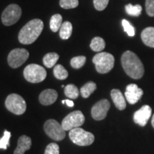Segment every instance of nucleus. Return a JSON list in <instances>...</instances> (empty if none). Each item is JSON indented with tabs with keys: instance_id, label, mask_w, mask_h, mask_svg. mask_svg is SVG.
<instances>
[{
	"instance_id": "1",
	"label": "nucleus",
	"mask_w": 154,
	"mask_h": 154,
	"mask_svg": "<svg viewBox=\"0 0 154 154\" xmlns=\"http://www.w3.org/2000/svg\"><path fill=\"white\" fill-rule=\"evenodd\" d=\"M121 64L125 72L134 79H139L144 74V67L142 61L136 54L126 51L121 57Z\"/></svg>"
},
{
	"instance_id": "2",
	"label": "nucleus",
	"mask_w": 154,
	"mask_h": 154,
	"mask_svg": "<svg viewBox=\"0 0 154 154\" xmlns=\"http://www.w3.org/2000/svg\"><path fill=\"white\" fill-rule=\"evenodd\" d=\"M44 23L41 19H34L23 26L19 33L18 38L20 43L31 44L34 43L42 34Z\"/></svg>"
},
{
	"instance_id": "3",
	"label": "nucleus",
	"mask_w": 154,
	"mask_h": 154,
	"mask_svg": "<svg viewBox=\"0 0 154 154\" xmlns=\"http://www.w3.org/2000/svg\"><path fill=\"white\" fill-rule=\"evenodd\" d=\"M114 62L113 56L107 52H100L93 58V63L99 74H106L110 72L114 66Z\"/></svg>"
},
{
	"instance_id": "4",
	"label": "nucleus",
	"mask_w": 154,
	"mask_h": 154,
	"mask_svg": "<svg viewBox=\"0 0 154 154\" xmlns=\"http://www.w3.org/2000/svg\"><path fill=\"white\" fill-rule=\"evenodd\" d=\"M24 76L27 82L30 83H40L47 77V72L45 69L36 63L29 64L24 70Z\"/></svg>"
},
{
	"instance_id": "5",
	"label": "nucleus",
	"mask_w": 154,
	"mask_h": 154,
	"mask_svg": "<svg viewBox=\"0 0 154 154\" xmlns=\"http://www.w3.org/2000/svg\"><path fill=\"white\" fill-rule=\"evenodd\" d=\"M69 135L73 143L80 146L91 145L95 139L93 134L86 131L79 127L71 130Z\"/></svg>"
},
{
	"instance_id": "6",
	"label": "nucleus",
	"mask_w": 154,
	"mask_h": 154,
	"mask_svg": "<svg viewBox=\"0 0 154 154\" xmlns=\"http://www.w3.org/2000/svg\"><path fill=\"white\" fill-rule=\"evenodd\" d=\"M5 106L10 112L16 115H22L26 111V103L20 95L11 94L6 99Z\"/></svg>"
},
{
	"instance_id": "7",
	"label": "nucleus",
	"mask_w": 154,
	"mask_h": 154,
	"mask_svg": "<svg viewBox=\"0 0 154 154\" xmlns=\"http://www.w3.org/2000/svg\"><path fill=\"white\" fill-rule=\"evenodd\" d=\"M44 129L46 134L51 139L59 141L66 136V132L61 124L54 119H49L44 125Z\"/></svg>"
},
{
	"instance_id": "8",
	"label": "nucleus",
	"mask_w": 154,
	"mask_h": 154,
	"mask_svg": "<svg viewBox=\"0 0 154 154\" xmlns=\"http://www.w3.org/2000/svg\"><path fill=\"white\" fill-rule=\"evenodd\" d=\"M85 122V117L81 111H75L70 113L63 119L61 122L63 130L71 131L74 128H79Z\"/></svg>"
},
{
	"instance_id": "9",
	"label": "nucleus",
	"mask_w": 154,
	"mask_h": 154,
	"mask_svg": "<svg viewBox=\"0 0 154 154\" xmlns=\"http://www.w3.org/2000/svg\"><path fill=\"white\" fill-rule=\"evenodd\" d=\"M22 15V9L19 5L12 4L6 7L2 14V22L5 26H11L19 21Z\"/></svg>"
},
{
	"instance_id": "10",
	"label": "nucleus",
	"mask_w": 154,
	"mask_h": 154,
	"mask_svg": "<svg viewBox=\"0 0 154 154\" xmlns=\"http://www.w3.org/2000/svg\"><path fill=\"white\" fill-rule=\"evenodd\" d=\"M29 51L25 49H15L9 54L7 61L9 66L13 69H17L21 66L28 59Z\"/></svg>"
},
{
	"instance_id": "11",
	"label": "nucleus",
	"mask_w": 154,
	"mask_h": 154,
	"mask_svg": "<svg viewBox=\"0 0 154 154\" xmlns=\"http://www.w3.org/2000/svg\"><path fill=\"white\" fill-rule=\"evenodd\" d=\"M110 102L107 99H102L93 106L91 109V116L94 120L101 121L104 119L110 109Z\"/></svg>"
},
{
	"instance_id": "12",
	"label": "nucleus",
	"mask_w": 154,
	"mask_h": 154,
	"mask_svg": "<svg viewBox=\"0 0 154 154\" xmlns=\"http://www.w3.org/2000/svg\"><path fill=\"white\" fill-rule=\"evenodd\" d=\"M143 94V91L135 84H128L126 88L125 97L130 104H135L140 99Z\"/></svg>"
},
{
	"instance_id": "13",
	"label": "nucleus",
	"mask_w": 154,
	"mask_h": 154,
	"mask_svg": "<svg viewBox=\"0 0 154 154\" xmlns=\"http://www.w3.org/2000/svg\"><path fill=\"white\" fill-rule=\"evenodd\" d=\"M151 113L152 109L149 105L143 106L140 109L134 113V122L140 126H145L151 117Z\"/></svg>"
},
{
	"instance_id": "14",
	"label": "nucleus",
	"mask_w": 154,
	"mask_h": 154,
	"mask_svg": "<svg viewBox=\"0 0 154 154\" xmlns=\"http://www.w3.org/2000/svg\"><path fill=\"white\" fill-rule=\"evenodd\" d=\"M58 97V93L54 89H46L40 94L39 99L40 103L42 105L49 106L53 104L57 101Z\"/></svg>"
},
{
	"instance_id": "15",
	"label": "nucleus",
	"mask_w": 154,
	"mask_h": 154,
	"mask_svg": "<svg viewBox=\"0 0 154 154\" xmlns=\"http://www.w3.org/2000/svg\"><path fill=\"white\" fill-rule=\"evenodd\" d=\"M111 96L112 99L113 103L116 106V107L120 111H123L126 109V103L125 97L121 93V91L119 89H112L111 91Z\"/></svg>"
},
{
	"instance_id": "16",
	"label": "nucleus",
	"mask_w": 154,
	"mask_h": 154,
	"mask_svg": "<svg viewBox=\"0 0 154 154\" xmlns=\"http://www.w3.org/2000/svg\"><path fill=\"white\" fill-rule=\"evenodd\" d=\"M32 146V139L27 136H20L17 142V146L14 152V154H24L25 151L30 149Z\"/></svg>"
},
{
	"instance_id": "17",
	"label": "nucleus",
	"mask_w": 154,
	"mask_h": 154,
	"mask_svg": "<svg viewBox=\"0 0 154 154\" xmlns=\"http://www.w3.org/2000/svg\"><path fill=\"white\" fill-rule=\"evenodd\" d=\"M141 39L148 47L154 48V27H147L142 31Z\"/></svg>"
},
{
	"instance_id": "18",
	"label": "nucleus",
	"mask_w": 154,
	"mask_h": 154,
	"mask_svg": "<svg viewBox=\"0 0 154 154\" xmlns=\"http://www.w3.org/2000/svg\"><path fill=\"white\" fill-rule=\"evenodd\" d=\"M59 59V56L58 54L55 52L48 53L43 58V63L44 66L47 68H52L53 66H55Z\"/></svg>"
},
{
	"instance_id": "19",
	"label": "nucleus",
	"mask_w": 154,
	"mask_h": 154,
	"mask_svg": "<svg viewBox=\"0 0 154 154\" xmlns=\"http://www.w3.org/2000/svg\"><path fill=\"white\" fill-rule=\"evenodd\" d=\"M73 27L72 24L69 22L62 23L60 29H59V36L62 39H68L72 34Z\"/></svg>"
},
{
	"instance_id": "20",
	"label": "nucleus",
	"mask_w": 154,
	"mask_h": 154,
	"mask_svg": "<svg viewBox=\"0 0 154 154\" xmlns=\"http://www.w3.org/2000/svg\"><path fill=\"white\" fill-rule=\"evenodd\" d=\"M96 89V84L93 82H87L86 84H84V86L81 88L80 92L82 94V97L86 98L89 97L90 95L91 94H93L95 90Z\"/></svg>"
},
{
	"instance_id": "21",
	"label": "nucleus",
	"mask_w": 154,
	"mask_h": 154,
	"mask_svg": "<svg viewBox=\"0 0 154 154\" xmlns=\"http://www.w3.org/2000/svg\"><path fill=\"white\" fill-rule=\"evenodd\" d=\"M106 43L104 40L101 37H99V36L94 37L91 40V44H90L91 49L96 52H99V51H101L102 50L104 49Z\"/></svg>"
},
{
	"instance_id": "22",
	"label": "nucleus",
	"mask_w": 154,
	"mask_h": 154,
	"mask_svg": "<svg viewBox=\"0 0 154 154\" xmlns=\"http://www.w3.org/2000/svg\"><path fill=\"white\" fill-rule=\"evenodd\" d=\"M50 29L54 32H57L59 30L62 24V17L61 14H57L53 15L50 19Z\"/></svg>"
},
{
	"instance_id": "23",
	"label": "nucleus",
	"mask_w": 154,
	"mask_h": 154,
	"mask_svg": "<svg viewBox=\"0 0 154 154\" xmlns=\"http://www.w3.org/2000/svg\"><path fill=\"white\" fill-rule=\"evenodd\" d=\"M54 75L57 79L63 80L66 79L68 77L69 74L66 69L61 64L55 65L54 68Z\"/></svg>"
},
{
	"instance_id": "24",
	"label": "nucleus",
	"mask_w": 154,
	"mask_h": 154,
	"mask_svg": "<svg viewBox=\"0 0 154 154\" xmlns=\"http://www.w3.org/2000/svg\"><path fill=\"white\" fill-rule=\"evenodd\" d=\"M64 94L69 99H76L78 98L79 92L74 84H68L64 87Z\"/></svg>"
},
{
	"instance_id": "25",
	"label": "nucleus",
	"mask_w": 154,
	"mask_h": 154,
	"mask_svg": "<svg viewBox=\"0 0 154 154\" xmlns=\"http://www.w3.org/2000/svg\"><path fill=\"white\" fill-rule=\"evenodd\" d=\"M125 9L127 14L133 17L140 16L142 11V7L140 5H133L131 4H128L125 7Z\"/></svg>"
},
{
	"instance_id": "26",
	"label": "nucleus",
	"mask_w": 154,
	"mask_h": 154,
	"mask_svg": "<svg viewBox=\"0 0 154 154\" xmlns=\"http://www.w3.org/2000/svg\"><path fill=\"white\" fill-rule=\"evenodd\" d=\"M86 58L84 56H79L72 58L71 60V66L74 69H80L85 64Z\"/></svg>"
},
{
	"instance_id": "27",
	"label": "nucleus",
	"mask_w": 154,
	"mask_h": 154,
	"mask_svg": "<svg viewBox=\"0 0 154 154\" xmlns=\"http://www.w3.org/2000/svg\"><path fill=\"white\" fill-rule=\"evenodd\" d=\"M59 5L63 9H74L78 7L79 0H60Z\"/></svg>"
},
{
	"instance_id": "28",
	"label": "nucleus",
	"mask_w": 154,
	"mask_h": 154,
	"mask_svg": "<svg viewBox=\"0 0 154 154\" xmlns=\"http://www.w3.org/2000/svg\"><path fill=\"white\" fill-rule=\"evenodd\" d=\"M11 138V133L8 131L5 130L4 133L3 137L0 139V149L6 150L7 149V147L10 146L9 144V140Z\"/></svg>"
},
{
	"instance_id": "29",
	"label": "nucleus",
	"mask_w": 154,
	"mask_h": 154,
	"mask_svg": "<svg viewBox=\"0 0 154 154\" xmlns=\"http://www.w3.org/2000/svg\"><path fill=\"white\" fill-rule=\"evenodd\" d=\"M122 26L124 29L129 36H134L135 35V29L134 26L130 24L126 19L122 20Z\"/></svg>"
},
{
	"instance_id": "30",
	"label": "nucleus",
	"mask_w": 154,
	"mask_h": 154,
	"mask_svg": "<svg viewBox=\"0 0 154 154\" xmlns=\"http://www.w3.org/2000/svg\"><path fill=\"white\" fill-rule=\"evenodd\" d=\"M44 154H59V146L57 143H51L47 146Z\"/></svg>"
},
{
	"instance_id": "31",
	"label": "nucleus",
	"mask_w": 154,
	"mask_h": 154,
	"mask_svg": "<svg viewBox=\"0 0 154 154\" xmlns=\"http://www.w3.org/2000/svg\"><path fill=\"white\" fill-rule=\"evenodd\" d=\"M109 0H94V5L96 10L103 11L106 8Z\"/></svg>"
},
{
	"instance_id": "32",
	"label": "nucleus",
	"mask_w": 154,
	"mask_h": 154,
	"mask_svg": "<svg viewBox=\"0 0 154 154\" xmlns=\"http://www.w3.org/2000/svg\"><path fill=\"white\" fill-rule=\"evenodd\" d=\"M146 11L149 17H154V0H146Z\"/></svg>"
},
{
	"instance_id": "33",
	"label": "nucleus",
	"mask_w": 154,
	"mask_h": 154,
	"mask_svg": "<svg viewBox=\"0 0 154 154\" xmlns=\"http://www.w3.org/2000/svg\"><path fill=\"white\" fill-rule=\"evenodd\" d=\"M65 103H66V105L69 107H73V106H74V102H73L72 101H71V100H69V99L65 100Z\"/></svg>"
},
{
	"instance_id": "34",
	"label": "nucleus",
	"mask_w": 154,
	"mask_h": 154,
	"mask_svg": "<svg viewBox=\"0 0 154 154\" xmlns=\"http://www.w3.org/2000/svg\"><path fill=\"white\" fill-rule=\"evenodd\" d=\"M151 124H152V126H153V128H154V114H153V117H152Z\"/></svg>"
},
{
	"instance_id": "35",
	"label": "nucleus",
	"mask_w": 154,
	"mask_h": 154,
	"mask_svg": "<svg viewBox=\"0 0 154 154\" xmlns=\"http://www.w3.org/2000/svg\"><path fill=\"white\" fill-rule=\"evenodd\" d=\"M62 103H65V100H63V101H62Z\"/></svg>"
}]
</instances>
